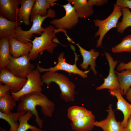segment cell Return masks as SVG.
<instances>
[{"instance_id":"obj_3","label":"cell","mask_w":131,"mask_h":131,"mask_svg":"<svg viewBox=\"0 0 131 131\" xmlns=\"http://www.w3.org/2000/svg\"><path fill=\"white\" fill-rule=\"evenodd\" d=\"M44 83L49 86L54 82L59 86L61 98L66 102L74 101L75 99V85L69 78L62 74L48 71L41 76Z\"/></svg>"},{"instance_id":"obj_1","label":"cell","mask_w":131,"mask_h":131,"mask_svg":"<svg viewBox=\"0 0 131 131\" xmlns=\"http://www.w3.org/2000/svg\"><path fill=\"white\" fill-rule=\"evenodd\" d=\"M19 102L17 112L23 115L31 111L35 115V121L40 129L43 127V121L39 116L36 106H40L43 114L49 117L52 116L54 110V103L41 92H33L23 95L20 98Z\"/></svg>"},{"instance_id":"obj_34","label":"cell","mask_w":131,"mask_h":131,"mask_svg":"<svg viewBox=\"0 0 131 131\" xmlns=\"http://www.w3.org/2000/svg\"><path fill=\"white\" fill-rule=\"evenodd\" d=\"M123 131H131V115L128 118L126 125L123 128Z\"/></svg>"},{"instance_id":"obj_6","label":"cell","mask_w":131,"mask_h":131,"mask_svg":"<svg viewBox=\"0 0 131 131\" xmlns=\"http://www.w3.org/2000/svg\"><path fill=\"white\" fill-rule=\"evenodd\" d=\"M70 45L71 48L74 51L75 57L74 64H70L66 62V59L64 57V52H62L58 55L57 57L58 62L55 66L46 69L40 67L38 64L37 65V69L40 73L48 71L56 72L58 70H62L66 71L69 74H78L83 78H87L88 77L87 74L90 71V70L83 71L78 68L76 64V61L78 59V55L76 52L74 47L72 44Z\"/></svg>"},{"instance_id":"obj_13","label":"cell","mask_w":131,"mask_h":131,"mask_svg":"<svg viewBox=\"0 0 131 131\" xmlns=\"http://www.w3.org/2000/svg\"><path fill=\"white\" fill-rule=\"evenodd\" d=\"M107 111L108 115L106 118L99 121H95L94 126L101 128L103 131H123L121 122L117 121L115 119L111 104L109 105Z\"/></svg>"},{"instance_id":"obj_7","label":"cell","mask_w":131,"mask_h":131,"mask_svg":"<svg viewBox=\"0 0 131 131\" xmlns=\"http://www.w3.org/2000/svg\"><path fill=\"white\" fill-rule=\"evenodd\" d=\"M28 54L17 58H14L11 55L9 61L5 68L16 76L27 79L28 75L34 69L35 65L30 62Z\"/></svg>"},{"instance_id":"obj_18","label":"cell","mask_w":131,"mask_h":131,"mask_svg":"<svg viewBox=\"0 0 131 131\" xmlns=\"http://www.w3.org/2000/svg\"><path fill=\"white\" fill-rule=\"evenodd\" d=\"M36 0H21L20 7L18 14V21L26 25H30L31 13Z\"/></svg>"},{"instance_id":"obj_23","label":"cell","mask_w":131,"mask_h":131,"mask_svg":"<svg viewBox=\"0 0 131 131\" xmlns=\"http://www.w3.org/2000/svg\"><path fill=\"white\" fill-rule=\"evenodd\" d=\"M115 73L120 84L121 94L122 95H125L131 86V70H125L121 72L115 70Z\"/></svg>"},{"instance_id":"obj_20","label":"cell","mask_w":131,"mask_h":131,"mask_svg":"<svg viewBox=\"0 0 131 131\" xmlns=\"http://www.w3.org/2000/svg\"><path fill=\"white\" fill-rule=\"evenodd\" d=\"M57 1V0H36L31 13L30 21L37 15H39L42 16L47 15L48 10L50 7L56 4L55 2Z\"/></svg>"},{"instance_id":"obj_16","label":"cell","mask_w":131,"mask_h":131,"mask_svg":"<svg viewBox=\"0 0 131 131\" xmlns=\"http://www.w3.org/2000/svg\"><path fill=\"white\" fill-rule=\"evenodd\" d=\"M22 23L14 22L0 16V38H15L17 39V29Z\"/></svg>"},{"instance_id":"obj_22","label":"cell","mask_w":131,"mask_h":131,"mask_svg":"<svg viewBox=\"0 0 131 131\" xmlns=\"http://www.w3.org/2000/svg\"><path fill=\"white\" fill-rule=\"evenodd\" d=\"M0 71L5 68L9 63L10 56L9 39L0 38Z\"/></svg>"},{"instance_id":"obj_35","label":"cell","mask_w":131,"mask_h":131,"mask_svg":"<svg viewBox=\"0 0 131 131\" xmlns=\"http://www.w3.org/2000/svg\"><path fill=\"white\" fill-rule=\"evenodd\" d=\"M125 95L127 99L131 103V87L127 90Z\"/></svg>"},{"instance_id":"obj_32","label":"cell","mask_w":131,"mask_h":131,"mask_svg":"<svg viewBox=\"0 0 131 131\" xmlns=\"http://www.w3.org/2000/svg\"><path fill=\"white\" fill-rule=\"evenodd\" d=\"M115 4L121 8L126 7L131 9V0H117Z\"/></svg>"},{"instance_id":"obj_4","label":"cell","mask_w":131,"mask_h":131,"mask_svg":"<svg viewBox=\"0 0 131 131\" xmlns=\"http://www.w3.org/2000/svg\"><path fill=\"white\" fill-rule=\"evenodd\" d=\"M113 6V11L106 18L103 20L97 19L93 20L94 26L98 28L94 35L95 37H99L97 41V48L101 46L103 39L106 33L111 29L116 28L118 20L122 15L121 8L115 4Z\"/></svg>"},{"instance_id":"obj_25","label":"cell","mask_w":131,"mask_h":131,"mask_svg":"<svg viewBox=\"0 0 131 131\" xmlns=\"http://www.w3.org/2000/svg\"><path fill=\"white\" fill-rule=\"evenodd\" d=\"M11 94L9 91L5 95L0 98V111L4 113L10 112L16 106V101Z\"/></svg>"},{"instance_id":"obj_10","label":"cell","mask_w":131,"mask_h":131,"mask_svg":"<svg viewBox=\"0 0 131 131\" xmlns=\"http://www.w3.org/2000/svg\"><path fill=\"white\" fill-rule=\"evenodd\" d=\"M105 55L108 60L109 66V72L107 77L104 79L103 83L96 88L97 90L105 89L113 90L120 89L119 83L115 73V68L118 63V61H115L110 54L105 52Z\"/></svg>"},{"instance_id":"obj_36","label":"cell","mask_w":131,"mask_h":131,"mask_svg":"<svg viewBox=\"0 0 131 131\" xmlns=\"http://www.w3.org/2000/svg\"><path fill=\"white\" fill-rule=\"evenodd\" d=\"M1 131H6L4 129H2Z\"/></svg>"},{"instance_id":"obj_21","label":"cell","mask_w":131,"mask_h":131,"mask_svg":"<svg viewBox=\"0 0 131 131\" xmlns=\"http://www.w3.org/2000/svg\"><path fill=\"white\" fill-rule=\"evenodd\" d=\"M95 116L92 114L71 122L70 125L72 129L75 131H90L95 126Z\"/></svg>"},{"instance_id":"obj_5","label":"cell","mask_w":131,"mask_h":131,"mask_svg":"<svg viewBox=\"0 0 131 131\" xmlns=\"http://www.w3.org/2000/svg\"><path fill=\"white\" fill-rule=\"evenodd\" d=\"M56 16L55 11L51 8L48 10L47 14L46 16H42L38 15L35 16L31 21L33 23L29 30L25 31L22 30L21 26L18 27L16 33L17 39L22 42L26 43L30 41L33 34L41 35L45 29L41 26L44 20L47 18H53Z\"/></svg>"},{"instance_id":"obj_17","label":"cell","mask_w":131,"mask_h":131,"mask_svg":"<svg viewBox=\"0 0 131 131\" xmlns=\"http://www.w3.org/2000/svg\"><path fill=\"white\" fill-rule=\"evenodd\" d=\"M9 42L10 54L14 58L28 54L32 47V44L30 42L24 43L15 38H9Z\"/></svg>"},{"instance_id":"obj_27","label":"cell","mask_w":131,"mask_h":131,"mask_svg":"<svg viewBox=\"0 0 131 131\" xmlns=\"http://www.w3.org/2000/svg\"><path fill=\"white\" fill-rule=\"evenodd\" d=\"M123 18L121 22H118L117 25V31L118 33H122L128 27L131 26V12L128 8H121Z\"/></svg>"},{"instance_id":"obj_2","label":"cell","mask_w":131,"mask_h":131,"mask_svg":"<svg viewBox=\"0 0 131 131\" xmlns=\"http://www.w3.org/2000/svg\"><path fill=\"white\" fill-rule=\"evenodd\" d=\"M60 32L65 33L66 31L64 29H55L51 25L46 26L41 36L36 37L32 41V48L28 54L30 60L36 59L39 54L45 50L53 54L54 49L58 46L57 43L53 41V39L56 38V34Z\"/></svg>"},{"instance_id":"obj_12","label":"cell","mask_w":131,"mask_h":131,"mask_svg":"<svg viewBox=\"0 0 131 131\" xmlns=\"http://www.w3.org/2000/svg\"><path fill=\"white\" fill-rule=\"evenodd\" d=\"M21 0H0V16L10 21L18 22L17 14Z\"/></svg>"},{"instance_id":"obj_29","label":"cell","mask_w":131,"mask_h":131,"mask_svg":"<svg viewBox=\"0 0 131 131\" xmlns=\"http://www.w3.org/2000/svg\"><path fill=\"white\" fill-rule=\"evenodd\" d=\"M111 51L114 53L124 52H131V34L126 36L120 43L112 48Z\"/></svg>"},{"instance_id":"obj_19","label":"cell","mask_w":131,"mask_h":131,"mask_svg":"<svg viewBox=\"0 0 131 131\" xmlns=\"http://www.w3.org/2000/svg\"><path fill=\"white\" fill-rule=\"evenodd\" d=\"M67 1L73 5L79 18H85L91 16L94 13L93 7L89 5L87 0H67Z\"/></svg>"},{"instance_id":"obj_28","label":"cell","mask_w":131,"mask_h":131,"mask_svg":"<svg viewBox=\"0 0 131 131\" xmlns=\"http://www.w3.org/2000/svg\"><path fill=\"white\" fill-rule=\"evenodd\" d=\"M33 115V113L30 111H28L25 114L21 115L19 119V126L17 131H26L29 129H30L31 131H42L40 128L31 125L28 123Z\"/></svg>"},{"instance_id":"obj_11","label":"cell","mask_w":131,"mask_h":131,"mask_svg":"<svg viewBox=\"0 0 131 131\" xmlns=\"http://www.w3.org/2000/svg\"><path fill=\"white\" fill-rule=\"evenodd\" d=\"M0 72V83L7 85L10 89V92L13 93L18 92L27 82V79L22 78L16 76L6 68Z\"/></svg>"},{"instance_id":"obj_14","label":"cell","mask_w":131,"mask_h":131,"mask_svg":"<svg viewBox=\"0 0 131 131\" xmlns=\"http://www.w3.org/2000/svg\"><path fill=\"white\" fill-rule=\"evenodd\" d=\"M110 94L116 97L117 99L116 110L121 111L123 115V118L121 122L122 127H124L129 117L131 115V104L128 103L123 98L120 89L109 90Z\"/></svg>"},{"instance_id":"obj_30","label":"cell","mask_w":131,"mask_h":131,"mask_svg":"<svg viewBox=\"0 0 131 131\" xmlns=\"http://www.w3.org/2000/svg\"><path fill=\"white\" fill-rule=\"evenodd\" d=\"M127 69L131 70V61L127 63L122 62L116 66V70L119 72Z\"/></svg>"},{"instance_id":"obj_15","label":"cell","mask_w":131,"mask_h":131,"mask_svg":"<svg viewBox=\"0 0 131 131\" xmlns=\"http://www.w3.org/2000/svg\"><path fill=\"white\" fill-rule=\"evenodd\" d=\"M73 43L75 44L79 48V51L83 58V62L80 65L81 67L83 69L86 70L89 66L90 65V69L91 70L94 74L96 75L97 72L95 69V61L99 56V53L95 51L93 49H91L90 51L86 50L81 47L79 43L76 44L74 42Z\"/></svg>"},{"instance_id":"obj_31","label":"cell","mask_w":131,"mask_h":131,"mask_svg":"<svg viewBox=\"0 0 131 131\" xmlns=\"http://www.w3.org/2000/svg\"><path fill=\"white\" fill-rule=\"evenodd\" d=\"M108 1L107 0H89L88 2L89 5L93 7L94 6H102L106 3Z\"/></svg>"},{"instance_id":"obj_33","label":"cell","mask_w":131,"mask_h":131,"mask_svg":"<svg viewBox=\"0 0 131 131\" xmlns=\"http://www.w3.org/2000/svg\"><path fill=\"white\" fill-rule=\"evenodd\" d=\"M9 87L7 85H3L1 83L0 84V98L4 96L9 91H10Z\"/></svg>"},{"instance_id":"obj_26","label":"cell","mask_w":131,"mask_h":131,"mask_svg":"<svg viewBox=\"0 0 131 131\" xmlns=\"http://www.w3.org/2000/svg\"><path fill=\"white\" fill-rule=\"evenodd\" d=\"M22 115L19 112H12L5 114L0 111V118L5 120L10 125L9 131H17L19 126L17 123L19 118Z\"/></svg>"},{"instance_id":"obj_9","label":"cell","mask_w":131,"mask_h":131,"mask_svg":"<svg viewBox=\"0 0 131 131\" xmlns=\"http://www.w3.org/2000/svg\"><path fill=\"white\" fill-rule=\"evenodd\" d=\"M62 6L65 10V15L59 19H53L50 21V23L57 29H71L77 25L79 18L71 4L68 3Z\"/></svg>"},{"instance_id":"obj_24","label":"cell","mask_w":131,"mask_h":131,"mask_svg":"<svg viewBox=\"0 0 131 131\" xmlns=\"http://www.w3.org/2000/svg\"><path fill=\"white\" fill-rule=\"evenodd\" d=\"M92 114L91 112L85 108L73 106L67 110V116L71 122L80 120L84 117Z\"/></svg>"},{"instance_id":"obj_8","label":"cell","mask_w":131,"mask_h":131,"mask_svg":"<svg viewBox=\"0 0 131 131\" xmlns=\"http://www.w3.org/2000/svg\"><path fill=\"white\" fill-rule=\"evenodd\" d=\"M40 73L37 69L34 70L28 75L25 84L19 91L16 93L10 92L16 101H19L20 98L24 95L34 92H41L44 83Z\"/></svg>"}]
</instances>
